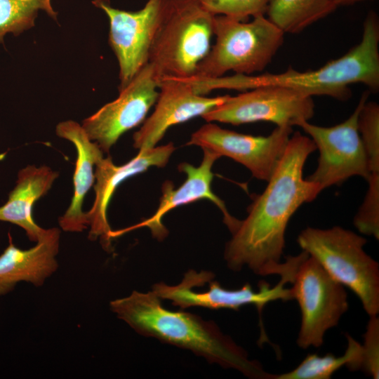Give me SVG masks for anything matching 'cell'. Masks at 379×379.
<instances>
[{
  "label": "cell",
  "instance_id": "obj_1",
  "mask_svg": "<svg viewBox=\"0 0 379 379\" xmlns=\"http://www.w3.org/2000/svg\"><path fill=\"white\" fill-rule=\"evenodd\" d=\"M316 149L309 136L300 132L291 135L266 188L225 245L224 258L229 269L238 272L247 267L257 275L275 274L291 218L321 192L317 184L302 175L307 159Z\"/></svg>",
  "mask_w": 379,
  "mask_h": 379
},
{
  "label": "cell",
  "instance_id": "obj_2",
  "mask_svg": "<svg viewBox=\"0 0 379 379\" xmlns=\"http://www.w3.org/2000/svg\"><path fill=\"white\" fill-rule=\"evenodd\" d=\"M152 291H133L109 302L119 319L145 337L192 352L211 364L232 368L251 379H270L262 364L211 320L183 310H169Z\"/></svg>",
  "mask_w": 379,
  "mask_h": 379
},
{
  "label": "cell",
  "instance_id": "obj_3",
  "mask_svg": "<svg viewBox=\"0 0 379 379\" xmlns=\"http://www.w3.org/2000/svg\"><path fill=\"white\" fill-rule=\"evenodd\" d=\"M357 83L367 86L370 92L379 89V21L374 11H370L364 20L360 42L317 69L299 72L289 68L280 74H243L241 77L244 91L277 85L310 97L326 95L340 100L349 99V86Z\"/></svg>",
  "mask_w": 379,
  "mask_h": 379
},
{
  "label": "cell",
  "instance_id": "obj_4",
  "mask_svg": "<svg viewBox=\"0 0 379 379\" xmlns=\"http://www.w3.org/2000/svg\"><path fill=\"white\" fill-rule=\"evenodd\" d=\"M275 274L291 285L292 300L298 302L300 309L298 346L304 350L321 347L326 331L336 326L348 310L345 287L305 251L286 257Z\"/></svg>",
  "mask_w": 379,
  "mask_h": 379
},
{
  "label": "cell",
  "instance_id": "obj_5",
  "mask_svg": "<svg viewBox=\"0 0 379 379\" xmlns=\"http://www.w3.org/2000/svg\"><path fill=\"white\" fill-rule=\"evenodd\" d=\"M366 241L361 235L340 226L307 227L297 239L302 251L358 297L371 317L379 313V265L364 250Z\"/></svg>",
  "mask_w": 379,
  "mask_h": 379
},
{
  "label": "cell",
  "instance_id": "obj_6",
  "mask_svg": "<svg viewBox=\"0 0 379 379\" xmlns=\"http://www.w3.org/2000/svg\"><path fill=\"white\" fill-rule=\"evenodd\" d=\"M215 16L198 0H171L149 57L157 79L194 75L211 49Z\"/></svg>",
  "mask_w": 379,
  "mask_h": 379
},
{
  "label": "cell",
  "instance_id": "obj_7",
  "mask_svg": "<svg viewBox=\"0 0 379 379\" xmlns=\"http://www.w3.org/2000/svg\"><path fill=\"white\" fill-rule=\"evenodd\" d=\"M284 35L264 15L250 22L215 15V44L192 77H220L230 71L246 75L261 72L281 46Z\"/></svg>",
  "mask_w": 379,
  "mask_h": 379
},
{
  "label": "cell",
  "instance_id": "obj_8",
  "mask_svg": "<svg viewBox=\"0 0 379 379\" xmlns=\"http://www.w3.org/2000/svg\"><path fill=\"white\" fill-rule=\"evenodd\" d=\"M214 278L215 274L210 271L197 272L189 270L179 284L170 286L164 282L157 283L152 286V291L161 300H168L172 305L180 310L201 307L210 310H238L244 305H254L260 317L259 342H268L262 322V312L271 302L292 300L291 288L286 286L288 284L286 281L280 277L274 286L262 281L258 284V290L255 291L248 283L237 289H227Z\"/></svg>",
  "mask_w": 379,
  "mask_h": 379
},
{
  "label": "cell",
  "instance_id": "obj_9",
  "mask_svg": "<svg viewBox=\"0 0 379 379\" xmlns=\"http://www.w3.org/2000/svg\"><path fill=\"white\" fill-rule=\"evenodd\" d=\"M370 93H363L353 113L340 124L324 127L305 121L298 124L319 150L317 168L306 179L317 184L321 191L340 185L353 176L366 180L370 176L357 125L359 114Z\"/></svg>",
  "mask_w": 379,
  "mask_h": 379
},
{
  "label": "cell",
  "instance_id": "obj_10",
  "mask_svg": "<svg viewBox=\"0 0 379 379\" xmlns=\"http://www.w3.org/2000/svg\"><path fill=\"white\" fill-rule=\"evenodd\" d=\"M171 0H148L137 11L119 9L109 0H93L109 23V44L119 67V90L124 88L149 62L150 51Z\"/></svg>",
  "mask_w": 379,
  "mask_h": 379
},
{
  "label": "cell",
  "instance_id": "obj_11",
  "mask_svg": "<svg viewBox=\"0 0 379 379\" xmlns=\"http://www.w3.org/2000/svg\"><path fill=\"white\" fill-rule=\"evenodd\" d=\"M314 114L312 97L277 85L262 86L225 100L202 116L207 122L233 125L268 121L277 126H298Z\"/></svg>",
  "mask_w": 379,
  "mask_h": 379
},
{
  "label": "cell",
  "instance_id": "obj_12",
  "mask_svg": "<svg viewBox=\"0 0 379 379\" xmlns=\"http://www.w3.org/2000/svg\"><path fill=\"white\" fill-rule=\"evenodd\" d=\"M292 133L291 126H277L267 136H254L208 122L191 135L187 145L211 150L220 157L231 158L247 168L255 178L267 182L282 157Z\"/></svg>",
  "mask_w": 379,
  "mask_h": 379
},
{
  "label": "cell",
  "instance_id": "obj_13",
  "mask_svg": "<svg viewBox=\"0 0 379 379\" xmlns=\"http://www.w3.org/2000/svg\"><path fill=\"white\" fill-rule=\"evenodd\" d=\"M158 79L147 63L123 89L117 99L86 118L81 124L88 138L104 153H108L119 138L143 123L159 95Z\"/></svg>",
  "mask_w": 379,
  "mask_h": 379
},
{
  "label": "cell",
  "instance_id": "obj_14",
  "mask_svg": "<svg viewBox=\"0 0 379 379\" xmlns=\"http://www.w3.org/2000/svg\"><path fill=\"white\" fill-rule=\"evenodd\" d=\"M159 95L152 114L133 135V147L139 150L155 147L172 126L202 117L222 103L227 95L206 97L195 92L184 79H158Z\"/></svg>",
  "mask_w": 379,
  "mask_h": 379
},
{
  "label": "cell",
  "instance_id": "obj_15",
  "mask_svg": "<svg viewBox=\"0 0 379 379\" xmlns=\"http://www.w3.org/2000/svg\"><path fill=\"white\" fill-rule=\"evenodd\" d=\"M175 149L173 144L169 142L140 149L134 158L121 166L115 165L109 156L98 161L95 168V200L91 209L86 213L91 241L99 238L103 248L111 251L112 229L107 220V210L116 189L125 180L145 172L152 166L164 167Z\"/></svg>",
  "mask_w": 379,
  "mask_h": 379
},
{
  "label": "cell",
  "instance_id": "obj_16",
  "mask_svg": "<svg viewBox=\"0 0 379 379\" xmlns=\"http://www.w3.org/2000/svg\"><path fill=\"white\" fill-rule=\"evenodd\" d=\"M203 150L204 157L199 166L195 167L186 162L178 166V170L187 175L185 181L178 188L174 189L173 183L168 180L163 184L159 205L152 216L129 227L112 230V238L114 239L131 230L147 227L154 238L163 240L168 235V230L162 222L164 215L178 206L202 199H208L218 207L222 213L224 223L232 233L237 228L240 220L230 215L224 201L211 189L213 178L212 168L220 157L211 150Z\"/></svg>",
  "mask_w": 379,
  "mask_h": 379
},
{
  "label": "cell",
  "instance_id": "obj_17",
  "mask_svg": "<svg viewBox=\"0 0 379 379\" xmlns=\"http://www.w3.org/2000/svg\"><path fill=\"white\" fill-rule=\"evenodd\" d=\"M8 239V246L0 255V295L11 291L20 281L41 286L58 267L60 229H47L36 245L27 250L16 247L10 234Z\"/></svg>",
  "mask_w": 379,
  "mask_h": 379
},
{
  "label": "cell",
  "instance_id": "obj_18",
  "mask_svg": "<svg viewBox=\"0 0 379 379\" xmlns=\"http://www.w3.org/2000/svg\"><path fill=\"white\" fill-rule=\"evenodd\" d=\"M60 138L70 141L77 152L73 175L74 194L69 206L58 218L60 228L69 232H81L86 229L88 220L83 211L85 196L95 183V165L103 158V152L91 140L79 123L67 120L60 122L55 128Z\"/></svg>",
  "mask_w": 379,
  "mask_h": 379
},
{
  "label": "cell",
  "instance_id": "obj_19",
  "mask_svg": "<svg viewBox=\"0 0 379 379\" xmlns=\"http://www.w3.org/2000/svg\"><path fill=\"white\" fill-rule=\"evenodd\" d=\"M59 173L47 166L29 165L18 173L14 189L5 204L0 206V221L22 228L31 241L37 242L47 229L39 227L33 219L34 203L47 194Z\"/></svg>",
  "mask_w": 379,
  "mask_h": 379
},
{
  "label": "cell",
  "instance_id": "obj_20",
  "mask_svg": "<svg viewBox=\"0 0 379 379\" xmlns=\"http://www.w3.org/2000/svg\"><path fill=\"white\" fill-rule=\"evenodd\" d=\"M337 8L334 0H270L265 13L284 34H295Z\"/></svg>",
  "mask_w": 379,
  "mask_h": 379
},
{
  "label": "cell",
  "instance_id": "obj_21",
  "mask_svg": "<svg viewBox=\"0 0 379 379\" xmlns=\"http://www.w3.org/2000/svg\"><path fill=\"white\" fill-rule=\"evenodd\" d=\"M345 337L347 346L343 355L310 354L294 369L281 374H271L270 379H330L343 366L352 371H359L361 344L347 333Z\"/></svg>",
  "mask_w": 379,
  "mask_h": 379
},
{
  "label": "cell",
  "instance_id": "obj_22",
  "mask_svg": "<svg viewBox=\"0 0 379 379\" xmlns=\"http://www.w3.org/2000/svg\"><path fill=\"white\" fill-rule=\"evenodd\" d=\"M41 11L58 20L51 0H0V44L6 34L17 36L32 28Z\"/></svg>",
  "mask_w": 379,
  "mask_h": 379
},
{
  "label": "cell",
  "instance_id": "obj_23",
  "mask_svg": "<svg viewBox=\"0 0 379 379\" xmlns=\"http://www.w3.org/2000/svg\"><path fill=\"white\" fill-rule=\"evenodd\" d=\"M358 131L366 154L370 174L379 173V105L368 102L358 117Z\"/></svg>",
  "mask_w": 379,
  "mask_h": 379
},
{
  "label": "cell",
  "instance_id": "obj_24",
  "mask_svg": "<svg viewBox=\"0 0 379 379\" xmlns=\"http://www.w3.org/2000/svg\"><path fill=\"white\" fill-rule=\"evenodd\" d=\"M364 199L354 218L358 231L379 239V173L370 174Z\"/></svg>",
  "mask_w": 379,
  "mask_h": 379
},
{
  "label": "cell",
  "instance_id": "obj_25",
  "mask_svg": "<svg viewBox=\"0 0 379 379\" xmlns=\"http://www.w3.org/2000/svg\"><path fill=\"white\" fill-rule=\"evenodd\" d=\"M210 13L240 20L265 15L270 0H198Z\"/></svg>",
  "mask_w": 379,
  "mask_h": 379
},
{
  "label": "cell",
  "instance_id": "obj_26",
  "mask_svg": "<svg viewBox=\"0 0 379 379\" xmlns=\"http://www.w3.org/2000/svg\"><path fill=\"white\" fill-rule=\"evenodd\" d=\"M360 370L374 379L379 378V318L371 316L361 344Z\"/></svg>",
  "mask_w": 379,
  "mask_h": 379
},
{
  "label": "cell",
  "instance_id": "obj_27",
  "mask_svg": "<svg viewBox=\"0 0 379 379\" xmlns=\"http://www.w3.org/2000/svg\"><path fill=\"white\" fill-rule=\"evenodd\" d=\"M364 0H334L335 4L338 6L352 5Z\"/></svg>",
  "mask_w": 379,
  "mask_h": 379
}]
</instances>
